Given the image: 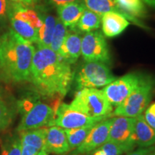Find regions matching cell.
<instances>
[{"mask_svg":"<svg viewBox=\"0 0 155 155\" xmlns=\"http://www.w3.org/2000/svg\"><path fill=\"white\" fill-rule=\"evenodd\" d=\"M74 79L71 64L50 48L35 52L29 81L40 96L61 100L68 94Z\"/></svg>","mask_w":155,"mask_h":155,"instance_id":"cell-1","label":"cell"},{"mask_svg":"<svg viewBox=\"0 0 155 155\" xmlns=\"http://www.w3.org/2000/svg\"><path fill=\"white\" fill-rule=\"evenodd\" d=\"M35 48L9 29L0 35V69L7 79L29 81Z\"/></svg>","mask_w":155,"mask_h":155,"instance_id":"cell-2","label":"cell"},{"mask_svg":"<svg viewBox=\"0 0 155 155\" xmlns=\"http://www.w3.org/2000/svg\"><path fill=\"white\" fill-rule=\"evenodd\" d=\"M17 109L21 119L17 131L30 130L38 128L50 127L56 108L41 101L39 96H28L19 101Z\"/></svg>","mask_w":155,"mask_h":155,"instance_id":"cell-3","label":"cell"},{"mask_svg":"<svg viewBox=\"0 0 155 155\" xmlns=\"http://www.w3.org/2000/svg\"><path fill=\"white\" fill-rule=\"evenodd\" d=\"M9 20L12 29L31 43H37L42 20L38 12L28 6L12 2Z\"/></svg>","mask_w":155,"mask_h":155,"instance_id":"cell-4","label":"cell"},{"mask_svg":"<svg viewBox=\"0 0 155 155\" xmlns=\"http://www.w3.org/2000/svg\"><path fill=\"white\" fill-rule=\"evenodd\" d=\"M75 111L92 117L112 115L113 106L102 90L83 88L79 90L69 104Z\"/></svg>","mask_w":155,"mask_h":155,"instance_id":"cell-5","label":"cell"},{"mask_svg":"<svg viewBox=\"0 0 155 155\" xmlns=\"http://www.w3.org/2000/svg\"><path fill=\"white\" fill-rule=\"evenodd\" d=\"M155 79L146 75L140 85L120 105L116 106L112 115L134 118L142 114L152 100Z\"/></svg>","mask_w":155,"mask_h":155,"instance_id":"cell-6","label":"cell"},{"mask_svg":"<svg viewBox=\"0 0 155 155\" xmlns=\"http://www.w3.org/2000/svg\"><path fill=\"white\" fill-rule=\"evenodd\" d=\"M116 78L106 64L99 62H86L78 69L75 77L78 91L83 88L105 87Z\"/></svg>","mask_w":155,"mask_h":155,"instance_id":"cell-7","label":"cell"},{"mask_svg":"<svg viewBox=\"0 0 155 155\" xmlns=\"http://www.w3.org/2000/svg\"><path fill=\"white\" fill-rule=\"evenodd\" d=\"M81 54L86 62H99L110 65L111 56L104 35L94 30L83 35L81 40Z\"/></svg>","mask_w":155,"mask_h":155,"instance_id":"cell-8","label":"cell"},{"mask_svg":"<svg viewBox=\"0 0 155 155\" xmlns=\"http://www.w3.org/2000/svg\"><path fill=\"white\" fill-rule=\"evenodd\" d=\"M147 74L130 73L119 78L102 89L112 106H118L138 87Z\"/></svg>","mask_w":155,"mask_h":155,"instance_id":"cell-9","label":"cell"},{"mask_svg":"<svg viewBox=\"0 0 155 155\" xmlns=\"http://www.w3.org/2000/svg\"><path fill=\"white\" fill-rule=\"evenodd\" d=\"M111 117L110 116L92 117L86 114L75 111L70 107L69 104H61L55 111L51 126H56L64 129H74L95 125L102 120Z\"/></svg>","mask_w":155,"mask_h":155,"instance_id":"cell-10","label":"cell"},{"mask_svg":"<svg viewBox=\"0 0 155 155\" xmlns=\"http://www.w3.org/2000/svg\"><path fill=\"white\" fill-rule=\"evenodd\" d=\"M134 118L116 116L110 127L108 141L127 147L129 152L136 147L134 140Z\"/></svg>","mask_w":155,"mask_h":155,"instance_id":"cell-11","label":"cell"},{"mask_svg":"<svg viewBox=\"0 0 155 155\" xmlns=\"http://www.w3.org/2000/svg\"><path fill=\"white\" fill-rule=\"evenodd\" d=\"M114 118H107L95 124L84 141L75 149L73 155H84L105 144L108 140Z\"/></svg>","mask_w":155,"mask_h":155,"instance_id":"cell-12","label":"cell"},{"mask_svg":"<svg viewBox=\"0 0 155 155\" xmlns=\"http://www.w3.org/2000/svg\"><path fill=\"white\" fill-rule=\"evenodd\" d=\"M43 150L48 154L64 155L68 153L71 150L65 129L56 126L48 127Z\"/></svg>","mask_w":155,"mask_h":155,"instance_id":"cell-13","label":"cell"},{"mask_svg":"<svg viewBox=\"0 0 155 155\" xmlns=\"http://www.w3.org/2000/svg\"><path fill=\"white\" fill-rule=\"evenodd\" d=\"M114 1L116 6L126 15L129 22H131L145 30H148V27L141 20H139V19L146 18L148 16V10L141 0H114Z\"/></svg>","mask_w":155,"mask_h":155,"instance_id":"cell-14","label":"cell"},{"mask_svg":"<svg viewBox=\"0 0 155 155\" xmlns=\"http://www.w3.org/2000/svg\"><path fill=\"white\" fill-rule=\"evenodd\" d=\"M81 40L80 32L68 30L58 54L69 64L75 63L81 54Z\"/></svg>","mask_w":155,"mask_h":155,"instance_id":"cell-15","label":"cell"},{"mask_svg":"<svg viewBox=\"0 0 155 155\" xmlns=\"http://www.w3.org/2000/svg\"><path fill=\"white\" fill-rule=\"evenodd\" d=\"M133 134L136 147H149L155 145V129L147 123L143 114L134 117Z\"/></svg>","mask_w":155,"mask_h":155,"instance_id":"cell-16","label":"cell"},{"mask_svg":"<svg viewBox=\"0 0 155 155\" xmlns=\"http://www.w3.org/2000/svg\"><path fill=\"white\" fill-rule=\"evenodd\" d=\"M86 9L82 1L68 3L56 7L58 19L65 27L72 30L76 27L78 22Z\"/></svg>","mask_w":155,"mask_h":155,"instance_id":"cell-17","label":"cell"},{"mask_svg":"<svg viewBox=\"0 0 155 155\" xmlns=\"http://www.w3.org/2000/svg\"><path fill=\"white\" fill-rule=\"evenodd\" d=\"M101 22L103 32L108 38L119 35L130 24L124 17L112 12L103 15Z\"/></svg>","mask_w":155,"mask_h":155,"instance_id":"cell-18","label":"cell"},{"mask_svg":"<svg viewBox=\"0 0 155 155\" xmlns=\"http://www.w3.org/2000/svg\"><path fill=\"white\" fill-rule=\"evenodd\" d=\"M39 15L42 19V25L38 32V48H50L55 30L57 17L47 14L44 10H40Z\"/></svg>","mask_w":155,"mask_h":155,"instance_id":"cell-19","label":"cell"},{"mask_svg":"<svg viewBox=\"0 0 155 155\" xmlns=\"http://www.w3.org/2000/svg\"><path fill=\"white\" fill-rule=\"evenodd\" d=\"M47 131L48 127H42L19 132L21 143L34 147L38 151L43 150Z\"/></svg>","mask_w":155,"mask_h":155,"instance_id":"cell-20","label":"cell"},{"mask_svg":"<svg viewBox=\"0 0 155 155\" xmlns=\"http://www.w3.org/2000/svg\"><path fill=\"white\" fill-rule=\"evenodd\" d=\"M82 2L86 9L94 12L97 15L102 17L107 12H116L127 17L124 13L116 6L114 0H82Z\"/></svg>","mask_w":155,"mask_h":155,"instance_id":"cell-21","label":"cell"},{"mask_svg":"<svg viewBox=\"0 0 155 155\" xmlns=\"http://www.w3.org/2000/svg\"><path fill=\"white\" fill-rule=\"evenodd\" d=\"M101 22V17L100 15H97L96 13L88 9H86L78 22L76 27L73 30H76L80 33L81 32L88 33V32L98 30Z\"/></svg>","mask_w":155,"mask_h":155,"instance_id":"cell-22","label":"cell"},{"mask_svg":"<svg viewBox=\"0 0 155 155\" xmlns=\"http://www.w3.org/2000/svg\"><path fill=\"white\" fill-rule=\"evenodd\" d=\"M94 126H86L83 127L65 129L71 150H75L82 144L90 131H91Z\"/></svg>","mask_w":155,"mask_h":155,"instance_id":"cell-23","label":"cell"},{"mask_svg":"<svg viewBox=\"0 0 155 155\" xmlns=\"http://www.w3.org/2000/svg\"><path fill=\"white\" fill-rule=\"evenodd\" d=\"M128 152H129V151L127 147L112 141H107L105 144L84 155H122Z\"/></svg>","mask_w":155,"mask_h":155,"instance_id":"cell-24","label":"cell"},{"mask_svg":"<svg viewBox=\"0 0 155 155\" xmlns=\"http://www.w3.org/2000/svg\"><path fill=\"white\" fill-rule=\"evenodd\" d=\"M22 143L19 135L14 134L7 137L2 144L1 155H21Z\"/></svg>","mask_w":155,"mask_h":155,"instance_id":"cell-25","label":"cell"},{"mask_svg":"<svg viewBox=\"0 0 155 155\" xmlns=\"http://www.w3.org/2000/svg\"><path fill=\"white\" fill-rule=\"evenodd\" d=\"M68 32V30L67 27H65L58 17L57 20H56L53 38H52L51 43L50 45V49L53 50L56 53H58Z\"/></svg>","mask_w":155,"mask_h":155,"instance_id":"cell-26","label":"cell"},{"mask_svg":"<svg viewBox=\"0 0 155 155\" xmlns=\"http://www.w3.org/2000/svg\"><path fill=\"white\" fill-rule=\"evenodd\" d=\"M14 117V111L4 101L0 99V133L11 124Z\"/></svg>","mask_w":155,"mask_h":155,"instance_id":"cell-27","label":"cell"},{"mask_svg":"<svg viewBox=\"0 0 155 155\" xmlns=\"http://www.w3.org/2000/svg\"><path fill=\"white\" fill-rule=\"evenodd\" d=\"M12 2L9 0H0V31H2L9 22V15Z\"/></svg>","mask_w":155,"mask_h":155,"instance_id":"cell-28","label":"cell"},{"mask_svg":"<svg viewBox=\"0 0 155 155\" xmlns=\"http://www.w3.org/2000/svg\"><path fill=\"white\" fill-rule=\"evenodd\" d=\"M144 117L147 123L155 129V102L146 108Z\"/></svg>","mask_w":155,"mask_h":155,"instance_id":"cell-29","label":"cell"},{"mask_svg":"<svg viewBox=\"0 0 155 155\" xmlns=\"http://www.w3.org/2000/svg\"><path fill=\"white\" fill-rule=\"evenodd\" d=\"M127 155H155V145L149 147H139L138 150L128 152Z\"/></svg>","mask_w":155,"mask_h":155,"instance_id":"cell-30","label":"cell"},{"mask_svg":"<svg viewBox=\"0 0 155 155\" xmlns=\"http://www.w3.org/2000/svg\"><path fill=\"white\" fill-rule=\"evenodd\" d=\"M48 5L53 7H58L59 6L65 5L68 3L74 2L82 1V0H45Z\"/></svg>","mask_w":155,"mask_h":155,"instance_id":"cell-31","label":"cell"},{"mask_svg":"<svg viewBox=\"0 0 155 155\" xmlns=\"http://www.w3.org/2000/svg\"><path fill=\"white\" fill-rule=\"evenodd\" d=\"M40 152L34 147L22 144V153L21 155H37Z\"/></svg>","mask_w":155,"mask_h":155,"instance_id":"cell-32","label":"cell"},{"mask_svg":"<svg viewBox=\"0 0 155 155\" xmlns=\"http://www.w3.org/2000/svg\"><path fill=\"white\" fill-rule=\"evenodd\" d=\"M9 2L13 3L19 4V5H22L25 6H32L35 5L39 2L40 0H9Z\"/></svg>","mask_w":155,"mask_h":155,"instance_id":"cell-33","label":"cell"},{"mask_svg":"<svg viewBox=\"0 0 155 155\" xmlns=\"http://www.w3.org/2000/svg\"><path fill=\"white\" fill-rule=\"evenodd\" d=\"M141 1L147 5H148L149 7L155 9V0H141Z\"/></svg>","mask_w":155,"mask_h":155,"instance_id":"cell-34","label":"cell"},{"mask_svg":"<svg viewBox=\"0 0 155 155\" xmlns=\"http://www.w3.org/2000/svg\"><path fill=\"white\" fill-rule=\"evenodd\" d=\"M37 155H48V153L46 152V151H45L44 150H42L38 153V154Z\"/></svg>","mask_w":155,"mask_h":155,"instance_id":"cell-35","label":"cell"},{"mask_svg":"<svg viewBox=\"0 0 155 155\" xmlns=\"http://www.w3.org/2000/svg\"><path fill=\"white\" fill-rule=\"evenodd\" d=\"M1 74H2V71H1V69H0V75H1Z\"/></svg>","mask_w":155,"mask_h":155,"instance_id":"cell-36","label":"cell"}]
</instances>
